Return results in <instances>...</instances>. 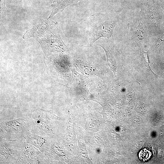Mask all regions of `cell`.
<instances>
[{"label": "cell", "instance_id": "3957f363", "mask_svg": "<svg viewBox=\"0 0 164 164\" xmlns=\"http://www.w3.org/2000/svg\"><path fill=\"white\" fill-rule=\"evenodd\" d=\"M80 0H56L51 6L52 12L48 19H51L57 13L62 12L69 5L78 2Z\"/></svg>", "mask_w": 164, "mask_h": 164}, {"label": "cell", "instance_id": "8992f818", "mask_svg": "<svg viewBox=\"0 0 164 164\" xmlns=\"http://www.w3.org/2000/svg\"><path fill=\"white\" fill-rule=\"evenodd\" d=\"M5 8V0H1V12H4Z\"/></svg>", "mask_w": 164, "mask_h": 164}, {"label": "cell", "instance_id": "277c9868", "mask_svg": "<svg viewBox=\"0 0 164 164\" xmlns=\"http://www.w3.org/2000/svg\"><path fill=\"white\" fill-rule=\"evenodd\" d=\"M151 156V152L145 149L141 150L139 153V157L141 160L145 161L148 160Z\"/></svg>", "mask_w": 164, "mask_h": 164}, {"label": "cell", "instance_id": "7a4b0ae2", "mask_svg": "<svg viewBox=\"0 0 164 164\" xmlns=\"http://www.w3.org/2000/svg\"><path fill=\"white\" fill-rule=\"evenodd\" d=\"M89 27V42L91 46L101 38H109L113 35L114 25L112 23L102 21L99 15L91 18Z\"/></svg>", "mask_w": 164, "mask_h": 164}, {"label": "cell", "instance_id": "6da1fadb", "mask_svg": "<svg viewBox=\"0 0 164 164\" xmlns=\"http://www.w3.org/2000/svg\"><path fill=\"white\" fill-rule=\"evenodd\" d=\"M42 22L27 31L23 37L24 38L35 37L40 43L47 44L53 50L60 51L66 49L67 47L60 36L56 25L57 23L51 20Z\"/></svg>", "mask_w": 164, "mask_h": 164}, {"label": "cell", "instance_id": "5b68a950", "mask_svg": "<svg viewBox=\"0 0 164 164\" xmlns=\"http://www.w3.org/2000/svg\"><path fill=\"white\" fill-rule=\"evenodd\" d=\"M148 51L147 52H145L143 51L142 52V57L143 58V60L145 63L146 67L149 68V69L151 71L150 67L149 66V61L148 56Z\"/></svg>", "mask_w": 164, "mask_h": 164}]
</instances>
